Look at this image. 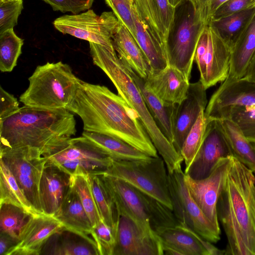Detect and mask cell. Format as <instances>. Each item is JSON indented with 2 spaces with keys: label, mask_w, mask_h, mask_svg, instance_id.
Here are the masks:
<instances>
[{
  "label": "cell",
  "mask_w": 255,
  "mask_h": 255,
  "mask_svg": "<svg viewBox=\"0 0 255 255\" xmlns=\"http://www.w3.org/2000/svg\"><path fill=\"white\" fill-rule=\"evenodd\" d=\"M67 110L80 117L84 130L118 138L150 156H158L136 113L107 87L80 79Z\"/></svg>",
  "instance_id": "1"
},
{
  "label": "cell",
  "mask_w": 255,
  "mask_h": 255,
  "mask_svg": "<svg viewBox=\"0 0 255 255\" xmlns=\"http://www.w3.org/2000/svg\"><path fill=\"white\" fill-rule=\"evenodd\" d=\"M226 255H255V173L233 155L218 202Z\"/></svg>",
  "instance_id": "2"
},
{
  "label": "cell",
  "mask_w": 255,
  "mask_h": 255,
  "mask_svg": "<svg viewBox=\"0 0 255 255\" xmlns=\"http://www.w3.org/2000/svg\"><path fill=\"white\" fill-rule=\"evenodd\" d=\"M76 125L74 115L67 109L24 105L0 120V148L29 146L44 156L75 135Z\"/></svg>",
  "instance_id": "3"
},
{
  "label": "cell",
  "mask_w": 255,
  "mask_h": 255,
  "mask_svg": "<svg viewBox=\"0 0 255 255\" xmlns=\"http://www.w3.org/2000/svg\"><path fill=\"white\" fill-rule=\"evenodd\" d=\"M90 54L95 65L111 80L119 95L136 113L158 153L164 160L168 172L184 161L169 139L163 134L150 114L139 88L128 68L115 49L89 42Z\"/></svg>",
  "instance_id": "4"
},
{
  "label": "cell",
  "mask_w": 255,
  "mask_h": 255,
  "mask_svg": "<svg viewBox=\"0 0 255 255\" xmlns=\"http://www.w3.org/2000/svg\"><path fill=\"white\" fill-rule=\"evenodd\" d=\"M80 79L69 65L61 61L38 66L29 77V86L19 97L24 105L51 109H68Z\"/></svg>",
  "instance_id": "5"
},
{
  "label": "cell",
  "mask_w": 255,
  "mask_h": 255,
  "mask_svg": "<svg viewBox=\"0 0 255 255\" xmlns=\"http://www.w3.org/2000/svg\"><path fill=\"white\" fill-rule=\"evenodd\" d=\"M206 23L199 3L192 0H182L175 7L166 56L168 64L179 69L189 80L198 40Z\"/></svg>",
  "instance_id": "6"
},
{
  "label": "cell",
  "mask_w": 255,
  "mask_h": 255,
  "mask_svg": "<svg viewBox=\"0 0 255 255\" xmlns=\"http://www.w3.org/2000/svg\"><path fill=\"white\" fill-rule=\"evenodd\" d=\"M161 157L145 160H115L104 173L121 179L172 210L168 172Z\"/></svg>",
  "instance_id": "7"
},
{
  "label": "cell",
  "mask_w": 255,
  "mask_h": 255,
  "mask_svg": "<svg viewBox=\"0 0 255 255\" xmlns=\"http://www.w3.org/2000/svg\"><path fill=\"white\" fill-rule=\"evenodd\" d=\"M70 175L78 171L89 175L104 174L113 159L88 138L70 137L43 156Z\"/></svg>",
  "instance_id": "8"
},
{
  "label": "cell",
  "mask_w": 255,
  "mask_h": 255,
  "mask_svg": "<svg viewBox=\"0 0 255 255\" xmlns=\"http://www.w3.org/2000/svg\"><path fill=\"white\" fill-rule=\"evenodd\" d=\"M232 47L210 21L205 25L199 37L194 61L200 73L199 81L207 90L227 78Z\"/></svg>",
  "instance_id": "9"
},
{
  "label": "cell",
  "mask_w": 255,
  "mask_h": 255,
  "mask_svg": "<svg viewBox=\"0 0 255 255\" xmlns=\"http://www.w3.org/2000/svg\"><path fill=\"white\" fill-rule=\"evenodd\" d=\"M0 160L9 168L33 208L43 214L39 187L46 162L39 149L29 146L0 148Z\"/></svg>",
  "instance_id": "10"
},
{
  "label": "cell",
  "mask_w": 255,
  "mask_h": 255,
  "mask_svg": "<svg viewBox=\"0 0 255 255\" xmlns=\"http://www.w3.org/2000/svg\"><path fill=\"white\" fill-rule=\"evenodd\" d=\"M168 179L172 211L179 223L211 243L218 242L221 230L208 219L191 197L182 166L168 172Z\"/></svg>",
  "instance_id": "11"
},
{
  "label": "cell",
  "mask_w": 255,
  "mask_h": 255,
  "mask_svg": "<svg viewBox=\"0 0 255 255\" xmlns=\"http://www.w3.org/2000/svg\"><path fill=\"white\" fill-rule=\"evenodd\" d=\"M119 22L113 11H105L98 15L89 9L78 14L62 15L56 18L53 24L63 34L114 49L112 37Z\"/></svg>",
  "instance_id": "12"
},
{
  "label": "cell",
  "mask_w": 255,
  "mask_h": 255,
  "mask_svg": "<svg viewBox=\"0 0 255 255\" xmlns=\"http://www.w3.org/2000/svg\"><path fill=\"white\" fill-rule=\"evenodd\" d=\"M100 175L119 216H126L144 229L152 230L150 221L153 198L121 179L105 174Z\"/></svg>",
  "instance_id": "13"
},
{
  "label": "cell",
  "mask_w": 255,
  "mask_h": 255,
  "mask_svg": "<svg viewBox=\"0 0 255 255\" xmlns=\"http://www.w3.org/2000/svg\"><path fill=\"white\" fill-rule=\"evenodd\" d=\"M231 156L220 158L204 178L194 179L185 174V180L191 197L205 216L219 230L218 202L230 165Z\"/></svg>",
  "instance_id": "14"
},
{
  "label": "cell",
  "mask_w": 255,
  "mask_h": 255,
  "mask_svg": "<svg viewBox=\"0 0 255 255\" xmlns=\"http://www.w3.org/2000/svg\"><path fill=\"white\" fill-rule=\"evenodd\" d=\"M255 107V79L226 78L211 96L205 110L208 120L226 118L234 108Z\"/></svg>",
  "instance_id": "15"
},
{
  "label": "cell",
  "mask_w": 255,
  "mask_h": 255,
  "mask_svg": "<svg viewBox=\"0 0 255 255\" xmlns=\"http://www.w3.org/2000/svg\"><path fill=\"white\" fill-rule=\"evenodd\" d=\"M113 255H162L161 243L152 230L119 215Z\"/></svg>",
  "instance_id": "16"
},
{
  "label": "cell",
  "mask_w": 255,
  "mask_h": 255,
  "mask_svg": "<svg viewBox=\"0 0 255 255\" xmlns=\"http://www.w3.org/2000/svg\"><path fill=\"white\" fill-rule=\"evenodd\" d=\"M207 103L206 89L199 80L190 83L185 99L174 105L172 118V144L180 154L188 133L200 112L205 110Z\"/></svg>",
  "instance_id": "17"
},
{
  "label": "cell",
  "mask_w": 255,
  "mask_h": 255,
  "mask_svg": "<svg viewBox=\"0 0 255 255\" xmlns=\"http://www.w3.org/2000/svg\"><path fill=\"white\" fill-rule=\"evenodd\" d=\"M154 232L161 243L164 255H226L225 250L216 248L194 231L180 224Z\"/></svg>",
  "instance_id": "18"
},
{
  "label": "cell",
  "mask_w": 255,
  "mask_h": 255,
  "mask_svg": "<svg viewBox=\"0 0 255 255\" xmlns=\"http://www.w3.org/2000/svg\"><path fill=\"white\" fill-rule=\"evenodd\" d=\"M230 155H233L218 121L208 120L202 145L184 173L194 179L204 178L220 158Z\"/></svg>",
  "instance_id": "19"
},
{
  "label": "cell",
  "mask_w": 255,
  "mask_h": 255,
  "mask_svg": "<svg viewBox=\"0 0 255 255\" xmlns=\"http://www.w3.org/2000/svg\"><path fill=\"white\" fill-rule=\"evenodd\" d=\"M64 228L55 217L44 214L32 215L15 244L5 255H39L51 236Z\"/></svg>",
  "instance_id": "20"
},
{
  "label": "cell",
  "mask_w": 255,
  "mask_h": 255,
  "mask_svg": "<svg viewBox=\"0 0 255 255\" xmlns=\"http://www.w3.org/2000/svg\"><path fill=\"white\" fill-rule=\"evenodd\" d=\"M152 91L164 103L175 105L186 97L190 80L179 69L168 65L164 68L151 70L145 78Z\"/></svg>",
  "instance_id": "21"
},
{
  "label": "cell",
  "mask_w": 255,
  "mask_h": 255,
  "mask_svg": "<svg viewBox=\"0 0 255 255\" xmlns=\"http://www.w3.org/2000/svg\"><path fill=\"white\" fill-rule=\"evenodd\" d=\"M71 175L46 161L39 187L43 214L55 217L70 187Z\"/></svg>",
  "instance_id": "22"
},
{
  "label": "cell",
  "mask_w": 255,
  "mask_h": 255,
  "mask_svg": "<svg viewBox=\"0 0 255 255\" xmlns=\"http://www.w3.org/2000/svg\"><path fill=\"white\" fill-rule=\"evenodd\" d=\"M112 41L120 60L145 79L151 68L133 37L120 21L113 36Z\"/></svg>",
  "instance_id": "23"
},
{
  "label": "cell",
  "mask_w": 255,
  "mask_h": 255,
  "mask_svg": "<svg viewBox=\"0 0 255 255\" xmlns=\"http://www.w3.org/2000/svg\"><path fill=\"white\" fill-rule=\"evenodd\" d=\"M54 217L62 224L65 229L96 244L90 237L93 228L91 221L77 194L71 186Z\"/></svg>",
  "instance_id": "24"
},
{
  "label": "cell",
  "mask_w": 255,
  "mask_h": 255,
  "mask_svg": "<svg viewBox=\"0 0 255 255\" xmlns=\"http://www.w3.org/2000/svg\"><path fill=\"white\" fill-rule=\"evenodd\" d=\"M99 255L96 244L65 228L48 239L41 255Z\"/></svg>",
  "instance_id": "25"
},
{
  "label": "cell",
  "mask_w": 255,
  "mask_h": 255,
  "mask_svg": "<svg viewBox=\"0 0 255 255\" xmlns=\"http://www.w3.org/2000/svg\"><path fill=\"white\" fill-rule=\"evenodd\" d=\"M230 70L227 78L245 76L255 55V14L232 47Z\"/></svg>",
  "instance_id": "26"
},
{
  "label": "cell",
  "mask_w": 255,
  "mask_h": 255,
  "mask_svg": "<svg viewBox=\"0 0 255 255\" xmlns=\"http://www.w3.org/2000/svg\"><path fill=\"white\" fill-rule=\"evenodd\" d=\"M125 65L139 88L146 106L157 126L172 143V118L175 105H169L162 102L147 86L144 78L140 77L132 69Z\"/></svg>",
  "instance_id": "27"
},
{
  "label": "cell",
  "mask_w": 255,
  "mask_h": 255,
  "mask_svg": "<svg viewBox=\"0 0 255 255\" xmlns=\"http://www.w3.org/2000/svg\"><path fill=\"white\" fill-rule=\"evenodd\" d=\"M232 155L255 173V148L238 126L229 118L217 120Z\"/></svg>",
  "instance_id": "28"
},
{
  "label": "cell",
  "mask_w": 255,
  "mask_h": 255,
  "mask_svg": "<svg viewBox=\"0 0 255 255\" xmlns=\"http://www.w3.org/2000/svg\"><path fill=\"white\" fill-rule=\"evenodd\" d=\"M82 135L93 141L115 160H145L152 157L115 137L85 130Z\"/></svg>",
  "instance_id": "29"
},
{
  "label": "cell",
  "mask_w": 255,
  "mask_h": 255,
  "mask_svg": "<svg viewBox=\"0 0 255 255\" xmlns=\"http://www.w3.org/2000/svg\"><path fill=\"white\" fill-rule=\"evenodd\" d=\"M131 10L135 27V41L151 69L158 70L164 68L168 65V62L164 50L149 32L134 3Z\"/></svg>",
  "instance_id": "30"
},
{
  "label": "cell",
  "mask_w": 255,
  "mask_h": 255,
  "mask_svg": "<svg viewBox=\"0 0 255 255\" xmlns=\"http://www.w3.org/2000/svg\"><path fill=\"white\" fill-rule=\"evenodd\" d=\"M1 203L17 206L32 215L41 214L31 206L9 168L0 160V204Z\"/></svg>",
  "instance_id": "31"
},
{
  "label": "cell",
  "mask_w": 255,
  "mask_h": 255,
  "mask_svg": "<svg viewBox=\"0 0 255 255\" xmlns=\"http://www.w3.org/2000/svg\"><path fill=\"white\" fill-rule=\"evenodd\" d=\"M255 14V7L247 9L229 16L210 21L232 48Z\"/></svg>",
  "instance_id": "32"
},
{
  "label": "cell",
  "mask_w": 255,
  "mask_h": 255,
  "mask_svg": "<svg viewBox=\"0 0 255 255\" xmlns=\"http://www.w3.org/2000/svg\"><path fill=\"white\" fill-rule=\"evenodd\" d=\"M94 196L103 221L112 229L115 237L119 215L100 175H89Z\"/></svg>",
  "instance_id": "33"
},
{
  "label": "cell",
  "mask_w": 255,
  "mask_h": 255,
  "mask_svg": "<svg viewBox=\"0 0 255 255\" xmlns=\"http://www.w3.org/2000/svg\"><path fill=\"white\" fill-rule=\"evenodd\" d=\"M133 3L149 32L162 48L166 55L167 38L162 24L156 0H134Z\"/></svg>",
  "instance_id": "34"
},
{
  "label": "cell",
  "mask_w": 255,
  "mask_h": 255,
  "mask_svg": "<svg viewBox=\"0 0 255 255\" xmlns=\"http://www.w3.org/2000/svg\"><path fill=\"white\" fill-rule=\"evenodd\" d=\"M70 186L77 194L92 226L102 220L92 191L89 174L78 171L71 175Z\"/></svg>",
  "instance_id": "35"
},
{
  "label": "cell",
  "mask_w": 255,
  "mask_h": 255,
  "mask_svg": "<svg viewBox=\"0 0 255 255\" xmlns=\"http://www.w3.org/2000/svg\"><path fill=\"white\" fill-rule=\"evenodd\" d=\"M31 214L17 206L0 204V234L6 235L16 243Z\"/></svg>",
  "instance_id": "36"
},
{
  "label": "cell",
  "mask_w": 255,
  "mask_h": 255,
  "mask_svg": "<svg viewBox=\"0 0 255 255\" xmlns=\"http://www.w3.org/2000/svg\"><path fill=\"white\" fill-rule=\"evenodd\" d=\"M23 39L19 37L13 29L0 34V70L2 72L12 71L21 54Z\"/></svg>",
  "instance_id": "37"
},
{
  "label": "cell",
  "mask_w": 255,
  "mask_h": 255,
  "mask_svg": "<svg viewBox=\"0 0 255 255\" xmlns=\"http://www.w3.org/2000/svg\"><path fill=\"white\" fill-rule=\"evenodd\" d=\"M202 110L188 133L183 143L181 154L183 158L185 169L191 165L204 141L208 120Z\"/></svg>",
  "instance_id": "38"
},
{
  "label": "cell",
  "mask_w": 255,
  "mask_h": 255,
  "mask_svg": "<svg viewBox=\"0 0 255 255\" xmlns=\"http://www.w3.org/2000/svg\"><path fill=\"white\" fill-rule=\"evenodd\" d=\"M226 118L236 123L247 138L255 143V107L233 108Z\"/></svg>",
  "instance_id": "39"
},
{
  "label": "cell",
  "mask_w": 255,
  "mask_h": 255,
  "mask_svg": "<svg viewBox=\"0 0 255 255\" xmlns=\"http://www.w3.org/2000/svg\"><path fill=\"white\" fill-rule=\"evenodd\" d=\"M91 236L96 243L99 255H113L115 237L112 229L103 220L93 227Z\"/></svg>",
  "instance_id": "40"
},
{
  "label": "cell",
  "mask_w": 255,
  "mask_h": 255,
  "mask_svg": "<svg viewBox=\"0 0 255 255\" xmlns=\"http://www.w3.org/2000/svg\"><path fill=\"white\" fill-rule=\"evenodd\" d=\"M23 8L22 0L0 2V34L17 25Z\"/></svg>",
  "instance_id": "41"
},
{
  "label": "cell",
  "mask_w": 255,
  "mask_h": 255,
  "mask_svg": "<svg viewBox=\"0 0 255 255\" xmlns=\"http://www.w3.org/2000/svg\"><path fill=\"white\" fill-rule=\"evenodd\" d=\"M118 20L128 28L135 40L136 31L131 5L128 0H104Z\"/></svg>",
  "instance_id": "42"
},
{
  "label": "cell",
  "mask_w": 255,
  "mask_h": 255,
  "mask_svg": "<svg viewBox=\"0 0 255 255\" xmlns=\"http://www.w3.org/2000/svg\"><path fill=\"white\" fill-rule=\"evenodd\" d=\"M51 6L53 10L63 13L78 14L89 9L94 0H42Z\"/></svg>",
  "instance_id": "43"
},
{
  "label": "cell",
  "mask_w": 255,
  "mask_h": 255,
  "mask_svg": "<svg viewBox=\"0 0 255 255\" xmlns=\"http://www.w3.org/2000/svg\"><path fill=\"white\" fill-rule=\"evenodd\" d=\"M254 7H255V0H228L218 8L211 20L219 19Z\"/></svg>",
  "instance_id": "44"
},
{
  "label": "cell",
  "mask_w": 255,
  "mask_h": 255,
  "mask_svg": "<svg viewBox=\"0 0 255 255\" xmlns=\"http://www.w3.org/2000/svg\"><path fill=\"white\" fill-rule=\"evenodd\" d=\"M19 108L16 98L0 86V120L12 115Z\"/></svg>",
  "instance_id": "45"
},
{
  "label": "cell",
  "mask_w": 255,
  "mask_h": 255,
  "mask_svg": "<svg viewBox=\"0 0 255 255\" xmlns=\"http://www.w3.org/2000/svg\"><path fill=\"white\" fill-rule=\"evenodd\" d=\"M156 1L162 24L167 38L173 22L175 8L170 5L168 0H156Z\"/></svg>",
  "instance_id": "46"
},
{
  "label": "cell",
  "mask_w": 255,
  "mask_h": 255,
  "mask_svg": "<svg viewBox=\"0 0 255 255\" xmlns=\"http://www.w3.org/2000/svg\"><path fill=\"white\" fill-rule=\"evenodd\" d=\"M228 0H200L199 4L206 23L211 21L218 8Z\"/></svg>",
  "instance_id": "47"
},
{
  "label": "cell",
  "mask_w": 255,
  "mask_h": 255,
  "mask_svg": "<svg viewBox=\"0 0 255 255\" xmlns=\"http://www.w3.org/2000/svg\"><path fill=\"white\" fill-rule=\"evenodd\" d=\"M15 243L16 242L11 238L6 235L0 234V255H5Z\"/></svg>",
  "instance_id": "48"
},
{
  "label": "cell",
  "mask_w": 255,
  "mask_h": 255,
  "mask_svg": "<svg viewBox=\"0 0 255 255\" xmlns=\"http://www.w3.org/2000/svg\"><path fill=\"white\" fill-rule=\"evenodd\" d=\"M244 77L255 79V55L251 62L246 75Z\"/></svg>",
  "instance_id": "49"
},
{
  "label": "cell",
  "mask_w": 255,
  "mask_h": 255,
  "mask_svg": "<svg viewBox=\"0 0 255 255\" xmlns=\"http://www.w3.org/2000/svg\"><path fill=\"white\" fill-rule=\"evenodd\" d=\"M169 4L173 7H176L182 1V0H168Z\"/></svg>",
  "instance_id": "50"
},
{
  "label": "cell",
  "mask_w": 255,
  "mask_h": 255,
  "mask_svg": "<svg viewBox=\"0 0 255 255\" xmlns=\"http://www.w3.org/2000/svg\"><path fill=\"white\" fill-rule=\"evenodd\" d=\"M16 0H0V2H7V1H16Z\"/></svg>",
  "instance_id": "51"
},
{
  "label": "cell",
  "mask_w": 255,
  "mask_h": 255,
  "mask_svg": "<svg viewBox=\"0 0 255 255\" xmlns=\"http://www.w3.org/2000/svg\"><path fill=\"white\" fill-rule=\"evenodd\" d=\"M130 4L132 6L134 2V0H128Z\"/></svg>",
  "instance_id": "52"
},
{
  "label": "cell",
  "mask_w": 255,
  "mask_h": 255,
  "mask_svg": "<svg viewBox=\"0 0 255 255\" xmlns=\"http://www.w3.org/2000/svg\"><path fill=\"white\" fill-rule=\"evenodd\" d=\"M254 146H255V143H254Z\"/></svg>",
  "instance_id": "53"
},
{
  "label": "cell",
  "mask_w": 255,
  "mask_h": 255,
  "mask_svg": "<svg viewBox=\"0 0 255 255\" xmlns=\"http://www.w3.org/2000/svg\"></svg>",
  "instance_id": "54"
}]
</instances>
